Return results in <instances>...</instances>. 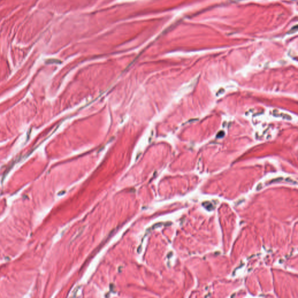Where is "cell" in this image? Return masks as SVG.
<instances>
[{
	"label": "cell",
	"mask_w": 298,
	"mask_h": 298,
	"mask_svg": "<svg viewBox=\"0 0 298 298\" xmlns=\"http://www.w3.org/2000/svg\"><path fill=\"white\" fill-rule=\"evenodd\" d=\"M224 135H225L224 132H223V131H221V132H218V133L217 134V138H221V137H223L224 136Z\"/></svg>",
	"instance_id": "6da1fadb"
}]
</instances>
